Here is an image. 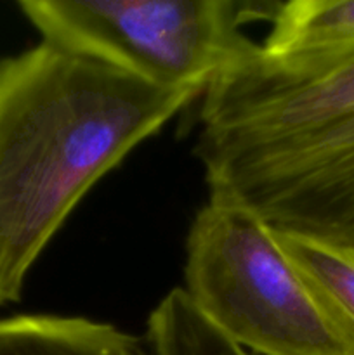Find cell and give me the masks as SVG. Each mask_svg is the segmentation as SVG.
Returning <instances> with one entry per match:
<instances>
[{"instance_id":"obj_1","label":"cell","mask_w":354,"mask_h":355,"mask_svg":"<svg viewBox=\"0 0 354 355\" xmlns=\"http://www.w3.org/2000/svg\"><path fill=\"white\" fill-rule=\"evenodd\" d=\"M198 123L208 200L354 259V52L259 47L207 87Z\"/></svg>"},{"instance_id":"obj_2","label":"cell","mask_w":354,"mask_h":355,"mask_svg":"<svg viewBox=\"0 0 354 355\" xmlns=\"http://www.w3.org/2000/svg\"><path fill=\"white\" fill-rule=\"evenodd\" d=\"M198 97L44 40L0 58V309L89 191Z\"/></svg>"},{"instance_id":"obj_3","label":"cell","mask_w":354,"mask_h":355,"mask_svg":"<svg viewBox=\"0 0 354 355\" xmlns=\"http://www.w3.org/2000/svg\"><path fill=\"white\" fill-rule=\"evenodd\" d=\"M184 290L233 342L259 355H354V324L242 208L208 200L186 239Z\"/></svg>"},{"instance_id":"obj_4","label":"cell","mask_w":354,"mask_h":355,"mask_svg":"<svg viewBox=\"0 0 354 355\" xmlns=\"http://www.w3.org/2000/svg\"><path fill=\"white\" fill-rule=\"evenodd\" d=\"M267 0H21L40 40L158 89L203 94L260 44L245 24L271 21Z\"/></svg>"},{"instance_id":"obj_5","label":"cell","mask_w":354,"mask_h":355,"mask_svg":"<svg viewBox=\"0 0 354 355\" xmlns=\"http://www.w3.org/2000/svg\"><path fill=\"white\" fill-rule=\"evenodd\" d=\"M0 355H151L141 338L80 315L0 318Z\"/></svg>"},{"instance_id":"obj_6","label":"cell","mask_w":354,"mask_h":355,"mask_svg":"<svg viewBox=\"0 0 354 355\" xmlns=\"http://www.w3.org/2000/svg\"><path fill=\"white\" fill-rule=\"evenodd\" d=\"M260 47L274 58L353 54L354 0L280 2Z\"/></svg>"},{"instance_id":"obj_7","label":"cell","mask_w":354,"mask_h":355,"mask_svg":"<svg viewBox=\"0 0 354 355\" xmlns=\"http://www.w3.org/2000/svg\"><path fill=\"white\" fill-rule=\"evenodd\" d=\"M146 345L151 355H253L212 324L184 288H174L149 314Z\"/></svg>"},{"instance_id":"obj_8","label":"cell","mask_w":354,"mask_h":355,"mask_svg":"<svg viewBox=\"0 0 354 355\" xmlns=\"http://www.w3.org/2000/svg\"><path fill=\"white\" fill-rule=\"evenodd\" d=\"M273 231V229H271ZM285 255L316 284L354 324V259L332 248L273 231Z\"/></svg>"}]
</instances>
